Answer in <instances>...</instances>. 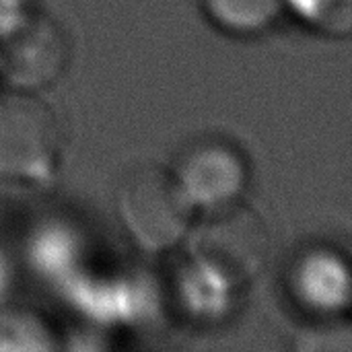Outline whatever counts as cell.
I'll return each mask as SVG.
<instances>
[{
	"mask_svg": "<svg viewBox=\"0 0 352 352\" xmlns=\"http://www.w3.org/2000/svg\"><path fill=\"white\" fill-rule=\"evenodd\" d=\"M186 241L192 266L225 289H239L254 280L270 250L262 217L239 200L206 210L202 221L192 223Z\"/></svg>",
	"mask_w": 352,
	"mask_h": 352,
	"instance_id": "cell-1",
	"label": "cell"
},
{
	"mask_svg": "<svg viewBox=\"0 0 352 352\" xmlns=\"http://www.w3.org/2000/svg\"><path fill=\"white\" fill-rule=\"evenodd\" d=\"M116 204L126 233L148 254L179 245L198 212L173 169L159 163H142L128 171L118 188Z\"/></svg>",
	"mask_w": 352,
	"mask_h": 352,
	"instance_id": "cell-2",
	"label": "cell"
},
{
	"mask_svg": "<svg viewBox=\"0 0 352 352\" xmlns=\"http://www.w3.org/2000/svg\"><path fill=\"white\" fill-rule=\"evenodd\" d=\"M64 153L56 111L33 91L0 95V177L41 184L54 177Z\"/></svg>",
	"mask_w": 352,
	"mask_h": 352,
	"instance_id": "cell-3",
	"label": "cell"
},
{
	"mask_svg": "<svg viewBox=\"0 0 352 352\" xmlns=\"http://www.w3.org/2000/svg\"><path fill=\"white\" fill-rule=\"evenodd\" d=\"M68 60V37L45 14L27 12L0 37V76L10 89H41L66 70Z\"/></svg>",
	"mask_w": 352,
	"mask_h": 352,
	"instance_id": "cell-4",
	"label": "cell"
},
{
	"mask_svg": "<svg viewBox=\"0 0 352 352\" xmlns=\"http://www.w3.org/2000/svg\"><path fill=\"white\" fill-rule=\"evenodd\" d=\"M173 173L194 206L204 210L237 202L250 179L243 153L225 140L192 144L177 159Z\"/></svg>",
	"mask_w": 352,
	"mask_h": 352,
	"instance_id": "cell-5",
	"label": "cell"
},
{
	"mask_svg": "<svg viewBox=\"0 0 352 352\" xmlns=\"http://www.w3.org/2000/svg\"><path fill=\"white\" fill-rule=\"evenodd\" d=\"M289 283L293 297L311 314L332 318L349 309L351 274L338 252H307L295 262Z\"/></svg>",
	"mask_w": 352,
	"mask_h": 352,
	"instance_id": "cell-6",
	"label": "cell"
},
{
	"mask_svg": "<svg viewBox=\"0 0 352 352\" xmlns=\"http://www.w3.org/2000/svg\"><path fill=\"white\" fill-rule=\"evenodd\" d=\"M202 6L217 27L250 35L270 27L283 14L287 0H202Z\"/></svg>",
	"mask_w": 352,
	"mask_h": 352,
	"instance_id": "cell-7",
	"label": "cell"
},
{
	"mask_svg": "<svg viewBox=\"0 0 352 352\" xmlns=\"http://www.w3.org/2000/svg\"><path fill=\"white\" fill-rule=\"evenodd\" d=\"M307 23L330 33L351 31V0H287Z\"/></svg>",
	"mask_w": 352,
	"mask_h": 352,
	"instance_id": "cell-8",
	"label": "cell"
}]
</instances>
